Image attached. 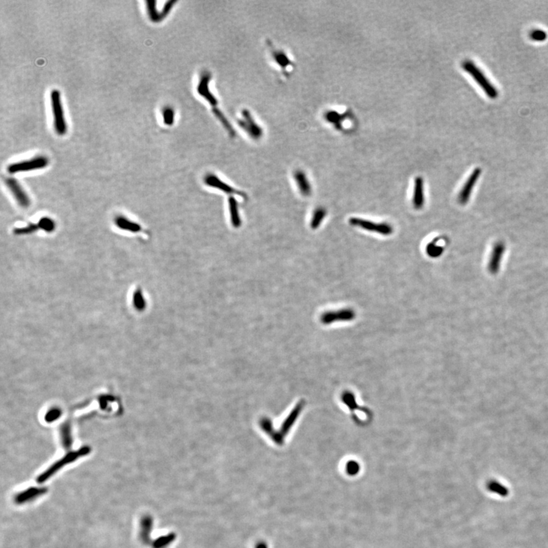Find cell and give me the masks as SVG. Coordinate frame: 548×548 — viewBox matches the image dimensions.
Listing matches in <instances>:
<instances>
[{"label": "cell", "mask_w": 548, "mask_h": 548, "mask_svg": "<svg viewBox=\"0 0 548 548\" xmlns=\"http://www.w3.org/2000/svg\"><path fill=\"white\" fill-rule=\"evenodd\" d=\"M211 80H212V75H211L209 71L202 72L201 74H200V78H199L198 83H197V93L206 102H208L216 118L220 122L221 125L223 126L224 129L228 133V136L231 138H234L236 136V131L233 128L232 125H231L228 119L226 118V117L224 115L223 113L219 109L218 100H217V97L214 95V94L211 92Z\"/></svg>", "instance_id": "obj_1"}, {"label": "cell", "mask_w": 548, "mask_h": 548, "mask_svg": "<svg viewBox=\"0 0 548 548\" xmlns=\"http://www.w3.org/2000/svg\"><path fill=\"white\" fill-rule=\"evenodd\" d=\"M462 68L472 75L475 81L479 85L480 87L484 90L486 95L491 98L495 99L498 96V92L497 89L491 84L488 79L485 76L484 72L478 67L476 64L472 60H465L462 63Z\"/></svg>", "instance_id": "obj_2"}, {"label": "cell", "mask_w": 548, "mask_h": 548, "mask_svg": "<svg viewBox=\"0 0 548 548\" xmlns=\"http://www.w3.org/2000/svg\"><path fill=\"white\" fill-rule=\"evenodd\" d=\"M50 103H51L54 126H55L56 133L60 136L65 135L67 132V125H66L64 112H63L61 95L57 89H54L50 93Z\"/></svg>", "instance_id": "obj_3"}, {"label": "cell", "mask_w": 548, "mask_h": 548, "mask_svg": "<svg viewBox=\"0 0 548 548\" xmlns=\"http://www.w3.org/2000/svg\"><path fill=\"white\" fill-rule=\"evenodd\" d=\"M239 127L253 140H260L264 136V129L257 123L251 111L243 109L237 120Z\"/></svg>", "instance_id": "obj_4"}, {"label": "cell", "mask_w": 548, "mask_h": 548, "mask_svg": "<svg viewBox=\"0 0 548 548\" xmlns=\"http://www.w3.org/2000/svg\"><path fill=\"white\" fill-rule=\"evenodd\" d=\"M49 164V160L44 155H38L30 160L12 163L7 167L8 172L10 174L28 172L46 168Z\"/></svg>", "instance_id": "obj_5"}, {"label": "cell", "mask_w": 548, "mask_h": 548, "mask_svg": "<svg viewBox=\"0 0 548 548\" xmlns=\"http://www.w3.org/2000/svg\"><path fill=\"white\" fill-rule=\"evenodd\" d=\"M267 45L269 49L271 59L276 66L279 67L281 73L283 76L289 77L292 71L294 69L295 64L284 50L276 48L270 40H267Z\"/></svg>", "instance_id": "obj_6"}, {"label": "cell", "mask_w": 548, "mask_h": 548, "mask_svg": "<svg viewBox=\"0 0 548 548\" xmlns=\"http://www.w3.org/2000/svg\"><path fill=\"white\" fill-rule=\"evenodd\" d=\"M350 225L357 228H362L366 231L377 233L384 236H388L393 233L394 228L392 225L387 222H375L367 219L352 217L349 220Z\"/></svg>", "instance_id": "obj_7"}, {"label": "cell", "mask_w": 548, "mask_h": 548, "mask_svg": "<svg viewBox=\"0 0 548 548\" xmlns=\"http://www.w3.org/2000/svg\"><path fill=\"white\" fill-rule=\"evenodd\" d=\"M177 3V2L176 0H169V1L165 3L164 7L163 8L162 11H158V9H157V2L153 1V0H147L146 2V4L149 19L154 23L161 22L169 15L174 5Z\"/></svg>", "instance_id": "obj_8"}, {"label": "cell", "mask_w": 548, "mask_h": 548, "mask_svg": "<svg viewBox=\"0 0 548 548\" xmlns=\"http://www.w3.org/2000/svg\"><path fill=\"white\" fill-rule=\"evenodd\" d=\"M356 318V312L351 308H343L336 311H328L321 316L324 325H330L336 322H351Z\"/></svg>", "instance_id": "obj_9"}, {"label": "cell", "mask_w": 548, "mask_h": 548, "mask_svg": "<svg viewBox=\"0 0 548 548\" xmlns=\"http://www.w3.org/2000/svg\"><path fill=\"white\" fill-rule=\"evenodd\" d=\"M88 449H83L81 450H79L78 452H74V453L69 454V455H66L65 458H62L61 460L56 463V464L52 465L48 470L46 471L42 475H40L39 478H38V483L45 482L47 479L53 476L54 474L58 472L60 470V467H63L71 461H75V459L81 456V455H86L88 452Z\"/></svg>", "instance_id": "obj_10"}, {"label": "cell", "mask_w": 548, "mask_h": 548, "mask_svg": "<svg viewBox=\"0 0 548 548\" xmlns=\"http://www.w3.org/2000/svg\"><path fill=\"white\" fill-rule=\"evenodd\" d=\"M6 185H7L10 192L12 193L14 198L17 203L23 208H28L31 204L30 198L28 196L27 193L24 191L20 184L14 178H6Z\"/></svg>", "instance_id": "obj_11"}, {"label": "cell", "mask_w": 548, "mask_h": 548, "mask_svg": "<svg viewBox=\"0 0 548 548\" xmlns=\"http://www.w3.org/2000/svg\"><path fill=\"white\" fill-rule=\"evenodd\" d=\"M203 180H204V183L207 186L211 187V188H217L219 191H223L224 193H226V194H238V195L241 196L243 198H246V195L244 193L236 191L232 187L229 186L225 182L222 181L216 174H212V173L206 174Z\"/></svg>", "instance_id": "obj_12"}, {"label": "cell", "mask_w": 548, "mask_h": 548, "mask_svg": "<svg viewBox=\"0 0 548 548\" xmlns=\"http://www.w3.org/2000/svg\"><path fill=\"white\" fill-rule=\"evenodd\" d=\"M481 173V171L480 168H476V169L474 170L473 172L472 173L470 177H468L467 181L464 184V187H463L461 191H460L459 195H458V202H459L460 204L465 205L468 202L471 194L473 191L474 187L476 185Z\"/></svg>", "instance_id": "obj_13"}, {"label": "cell", "mask_w": 548, "mask_h": 548, "mask_svg": "<svg viewBox=\"0 0 548 548\" xmlns=\"http://www.w3.org/2000/svg\"><path fill=\"white\" fill-rule=\"evenodd\" d=\"M412 203H413V208L416 211H420L424 207V203H425V197H424V180L423 177H417L415 178Z\"/></svg>", "instance_id": "obj_14"}, {"label": "cell", "mask_w": 548, "mask_h": 548, "mask_svg": "<svg viewBox=\"0 0 548 548\" xmlns=\"http://www.w3.org/2000/svg\"><path fill=\"white\" fill-rule=\"evenodd\" d=\"M46 491H47V489L42 488V487H31L17 494L15 497V503L17 504H23V503L32 501L45 493Z\"/></svg>", "instance_id": "obj_15"}, {"label": "cell", "mask_w": 548, "mask_h": 548, "mask_svg": "<svg viewBox=\"0 0 548 548\" xmlns=\"http://www.w3.org/2000/svg\"><path fill=\"white\" fill-rule=\"evenodd\" d=\"M505 251V246L502 242L497 243L493 248L491 257H490V264H489V271L491 274H497L500 268L502 257Z\"/></svg>", "instance_id": "obj_16"}, {"label": "cell", "mask_w": 548, "mask_h": 548, "mask_svg": "<svg viewBox=\"0 0 548 548\" xmlns=\"http://www.w3.org/2000/svg\"><path fill=\"white\" fill-rule=\"evenodd\" d=\"M114 222L117 228L123 231L137 233L140 232L142 230L141 225L131 219L126 218L124 216H117L114 219Z\"/></svg>", "instance_id": "obj_17"}, {"label": "cell", "mask_w": 548, "mask_h": 548, "mask_svg": "<svg viewBox=\"0 0 548 548\" xmlns=\"http://www.w3.org/2000/svg\"><path fill=\"white\" fill-rule=\"evenodd\" d=\"M294 178L301 194L304 197H309L312 192V189H311V185H310L306 174L302 170H297L295 171Z\"/></svg>", "instance_id": "obj_18"}, {"label": "cell", "mask_w": 548, "mask_h": 548, "mask_svg": "<svg viewBox=\"0 0 548 548\" xmlns=\"http://www.w3.org/2000/svg\"><path fill=\"white\" fill-rule=\"evenodd\" d=\"M228 210L233 227L239 228L242 225V219L239 214V203L234 197H230L228 198Z\"/></svg>", "instance_id": "obj_19"}, {"label": "cell", "mask_w": 548, "mask_h": 548, "mask_svg": "<svg viewBox=\"0 0 548 548\" xmlns=\"http://www.w3.org/2000/svg\"><path fill=\"white\" fill-rule=\"evenodd\" d=\"M342 401L347 407L350 409L352 413H354L355 410H359V411L363 412V413H367V414H370L369 413V410L366 409L365 407H361L360 406L358 405L356 403V400H355L354 395L350 392H345L343 393L342 395Z\"/></svg>", "instance_id": "obj_20"}, {"label": "cell", "mask_w": 548, "mask_h": 548, "mask_svg": "<svg viewBox=\"0 0 548 548\" xmlns=\"http://www.w3.org/2000/svg\"><path fill=\"white\" fill-rule=\"evenodd\" d=\"M438 241H439V239H434V240L431 241L426 247V253H427L429 257L436 258V257H439L444 251L443 247L438 245Z\"/></svg>", "instance_id": "obj_21"}, {"label": "cell", "mask_w": 548, "mask_h": 548, "mask_svg": "<svg viewBox=\"0 0 548 548\" xmlns=\"http://www.w3.org/2000/svg\"><path fill=\"white\" fill-rule=\"evenodd\" d=\"M327 215L326 210L324 207L317 208L316 211H314L313 214L312 218H311V222H310V226L312 229H317L319 228L322 222H323L325 217Z\"/></svg>", "instance_id": "obj_22"}, {"label": "cell", "mask_w": 548, "mask_h": 548, "mask_svg": "<svg viewBox=\"0 0 548 548\" xmlns=\"http://www.w3.org/2000/svg\"><path fill=\"white\" fill-rule=\"evenodd\" d=\"M163 123L168 126H172L175 120V111L171 106H165L162 109Z\"/></svg>", "instance_id": "obj_23"}, {"label": "cell", "mask_w": 548, "mask_h": 548, "mask_svg": "<svg viewBox=\"0 0 548 548\" xmlns=\"http://www.w3.org/2000/svg\"><path fill=\"white\" fill-rule=\"evenodd\" d=\"M151 527H152L151 518H149V517H143V520H142L141 521V532L140 533V536H141L142 541H148Z\"/></svg>", "instance_id": "obj_24"}, {"label": "cell", "mask_w": 548, "mask_h": 548, "mask_svg": "<svg viewBox=\"0 0 548 548\" xmlns=\"http://www.w3.org/2000/svg\"><path fill=\"white\" fill-rule=\"evenodd\" d=\"M133 303L135 308L139 310L143 309L146 307V301L141 289H137L133 294Z\"/></svg>", "instance_id": "obj_25"}, {"label": "cell", "mask_w": 548, "mask_h": 548, "mask_svg": "<svg viewBox=\"0 0 548 548\" xmlns=\"http://www.w3.org/2000/svg\"><path fill=\"white\" fill-rule=\"evenodd\" d=\"M40 229L44 230L47 232H52L56 228V223L53 219L48 217H44L40 219L38 222Z\"/></svg>", "instance_id": "obj_26"}, {"label": "cell", "mask_w": 548, "mask_h": 548, "mask_svg": "<svg viewBox=\"0 0 548 548\" xmlns=\"http://www.w3.org/2000/svg\"><path fill=\"white\" fill-rule=\"evenodd\" d=\"M38 229H40V228L38 223L30 224V225H28L27 226L24 227V228H16V229H15V233L17 234H31V233L35 232Z\"/></svg>", "instance_id": "obj_27"}, {"label": "cell", "mask_w": 548, "mask_h": 548, "mask_svg": "<svg viewBox=\"0 0 548 548\" xmlns=\"http://www.w3.org/2000/svg\"><path fill=\"white\" fill-rule=\"evenodd\" d=\"M530 38L533 41H544L547 38V33L541 29H535L531 32Z\"/></svg>", "instance_id": "obj_28"}, {"label": "cell", "mask_w": 548, "mask_h": 548, "mask_svg": "<svg viewBox=\"0 0 548 548\" xmlns=\"http://www.w3.org/2000/svg\"><path fill=\"white\" fill-rule=\"evenodd\" d=\"M359 464H357V462H355V461H350V462H349L348 466L347 467L349 473L353 474V475L356 474V472H359Z\"/></svg>", "instance_id": "obj_29"}]
</instances>
